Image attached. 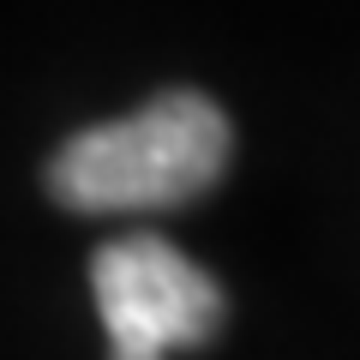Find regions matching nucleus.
Masks as SVG:
<instances>
[{"label": "nucleus", "mask_w": 360, "mask_h": 360, "mask_svg": "<svg viewBox=\"0 0 360 360\" xmlns=\"http://www.w3.org/2000/svg\"><path fill=\"white\" fill-rule=\"evenodd\" d=\"M229 144V115L205 90H162L139 115L66 139L49 162V193L78 217L174 210L222 180Z\"/></svg>", "instance_id": "obj_1"}, {"label": "nucleus", "mask_w": 360, "mask_h": 360, "mask_svg": "<svg viewBox=\"0 0 360 360\" xmlns=\"http://www.w3.org/2000/svg\"><path fill=\"white\" fill-rule=\"evenodd\" d=\"M90 295L108 330V360H168L222 330V288L162 234H115L90 258Z\"/></svg>", "instance_id": "obj_2"}]
</instances>
